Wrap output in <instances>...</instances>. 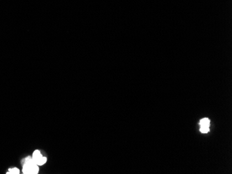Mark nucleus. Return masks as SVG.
I'll use <instances>...</instances> for the list:
<instances>
[{
    "mask_svg": "<svg viewBox=\"0 0 232 174\" xmlns=\"http://www.w3.org/2000/svg\"><path fill=\"white\" fill-rule=\"evenodd\" d=\"M23 173L25 174H36L38 173L39 168L33 159L30 157H26L23 164Z\"/></svg>",
    "mask_w": 232,
    "mask_h": 174,
    "instance_id": "f257e3e1",
    "label": "nucleus"
},
{
    "mask_svg": "<svg viewBox=\"0 0 232 174\" xmlns=\"http://www.w3.org/2000/svg\"><path fill=\"white\" fill-rule=\"evenodd\" d=\"M32 159H33L34 162L38 166H42L45 164L46 161H47V158L42 156V154L40 153V152L38 150H36V151H34Z\"/></svg>",
    "mask_w": 232,
    "mask_h": 174,
    "instance_id": "f03ea898",
    "label": "nucleus"
},
{
    "mask_svg": "<svg viewBox=\"0 0 232 174\" xmlns=\"http://www.w3.org/2000/svg\"><path fill=\"white\" fill-rule=\"evenodd\" d=\"M199 124H200V126L209 127V126H210V121H209V119H207V118L203 119L202 120H201L200 123H199Z\"/></svg>",
    "mask_w": 232,
    "mask_h": 174,
    "instance_id": "7ed1b4c3",
    "label": "nucleus"
},
{
    "mask_svg": "<svg viewBox=\"0 0 232 174\" xmlns=\"http://www.w3.org/2000/svg\"><path fill=\"white\" fill-rule=\"evenodd\" d=\"M20 173V170L18 169L17 168H10L9 172L7 173H11V174H18Z\"/></svg>",
    "mask_w": 232,
    "mask_h": 174,
    "instance_id": "20e7f679",
    "label": "nucleus"
},
{
    "mask_svg": "<svg viewBox=\"0 0 232 174\" xmlns=\"http://www.w3.org/2000/svg\"><path fill=\"white\" fill-rule=\"evenodd\" d=\"M200 131L202 133H206L209 131V127H205V126H201Z\"/></svg>",
    "mask_w": 232,
    "mask_h": 174,
    "instance_id": "39448f33",
    "label": "nucleus"
}]
</instances>
